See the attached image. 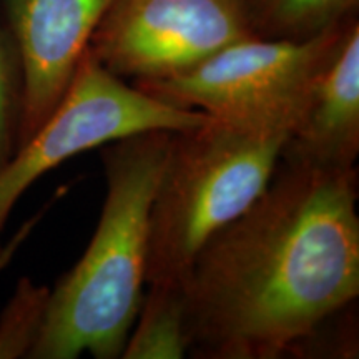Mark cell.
<instances>
[{
    "label": "cell",
    "mask_w": 359,
    "mask_h": 359,
    "mask_svg": "<svg viewBox=\"0 0 359 359\" xmlns=\"http://www.w3.org/2000/svg\"><path fill=\"white\" fill-rule=\"evenodd\" d=\"M356 168L278 161L262 195L201 246L183 276L190 356H288L356 302Z\"/></svg>",
    "instance_id": "cell-1"
},
{
    "label": "cell",
    "mask_w": 359,
    "mask_h": 359,
    "mask_svg": "<svg viewBox=\"0 0 359 359\" xmlns=\"http://www.w3.org/2000/svg\"><path fill=\"white\" fill-rule=\"evenodd\" d=\"M172 133H135L103 147L107 195L97 230L50 290L29 358H122L147 285L150 212Z\"/></svg>",
    "instance_id": "cell-2"
},
{
    "label": "cell",
    "mask_w": 359,
    "mask_h": 359,
    "mask_svg": "<svg viewBox=\"0 0 359 359\" xmlns=\"http://www.w3.org/2000/svg\"><path fill=\"white\" fill-rule=\"evenodd\" d=\"M286 138L213 118L172 133L151 203L147 285L182 283L201 246L268 187Z\"/></svg>",
    "instance_id": "cell-3"
},
{
    "label": "cell",
    "mask_w": 359,
    "mask_h": 359,
    "mask_svg": "<svg viewBox=\"0 0 359 359\" xmlns=\"http://www.w3.org/2000/svg\"><path fill=\"white\" fill-rule=\"evenodd\" d=\"M348 20V19H346ZM341 25L304 40L246 37L173 77L132 83L177 109L253 132H288Z\"/></svg>",
    "instance_id": "cell-4"
},
{
    "label": "cell",
    "mask_w": 359,
    "mask_h": 359,
    "mask_svg": "<svg viewBox=\"0 0 359 359\" xmlns=\"http://www.w3.org/2000/svg\"><path fill=\"white\" fill-rule=\"evenodd\" d=\"M210 118L147 95L110 74L87 50L53 114L0 168V235L27 188L72 156L135 133L182 132Z\"/></svg>",
    "instance_id": "cell-5"
},
{
    "label": "cell",
    "mask_w": 359,
    "mask_h": 359,
    "mask_svg": "<svg viewBox=\"0 0 359 359\" xmlns=\"http://www.w3.org/2000/svg\"><path fill=\"white\" fill-rule=\"evenodd\" d=\"M246 37L243 0H114L88 52L137 83L182 74Z\"/></svg>",
    "instance_id": "cell-6"
},
{
    "label": "cell",
    "mask_w": 359,
    "mask_h": 359,
    "mask_svg": "<svg viewBox=\"0 0 359 359\" xmlns=\"http://www.w3.org/2000/svg\"><path fill=\"white\" fill-rule=\"evenodd\" d=\"M114 0H4L20 74L17 147L62 102Z\"/></svg>",
    "instance_id": "cell-7"
},
{
    "label": "cell",
    "mask_w": 359,
    "mask_h": 359,
    "mask_svg": "<svg viewBox=\"0 0 359 359\" xmlns=\"http://www.w3.org/2000/svg\"><path fill=\"white\" fill-rule=\"evenodd\" d=\"M359 155V22H343L283 145L291 165L344 172Z\"/></svg>",
    "instance_id": "cell-8"
},
{
    "label": "cell",
    "mask_w": 359,
    "mask_h": 359,
    "mask_svg": "<svg viewBox=\"0 0 359 359\" xmlns=\"http://www.w3.org/2000/svg\"><path fill=\"white\" fill-rule=\"evenodd\" d=\"M123 359H182L188 354L182 283L147 285Z\"/></svg>",
    "instance_id": "cell-9"
},
{
    "label": "cell",
    "mask_w": 359,
    "mask_h": 359,
    "mask_svg": "<svg viewBox=\"0 0 359 359\" xmlns=\"http://www.w3.org/2000/svg\"><path fill=\"white\" fill-rule=\"evenodd\" d=\"M253 37L304 42L356 15L359 0H243Z\"/></svg>",
    "instance_id": "cell-10"
},
{
    "label": "cell",
    "mask_w": 359,
    "mask_h": 359,
    "mask_svg": "<svg viewBox=\"0 0 359 359\" xmlns=\"http://www.w3.org/2000/svg\"><path fill=\"white\" fill-rule=\"evenodd\" d=\"M50 290L19 281L15 293L0 316V359L29 358L42 330Z\"/></svg>",
    "instance_id": "cell-11"
},
{
    "label": "cell",
    "mask_w": 359,
    "mask_h": 359,
    "mask_svg": "<svg viewBox=\"0 0 359 359\" xmlns=\"http://www.w3.org/2000/svg\"><path fill=\"white\" fill-rule=\"evenodd\" d=\"M351 304L323 320L311 333L290 349L288 356L358 358V323L356 314L349 311Z\"/></svg>",
    "instance_id": "cell-12"
},
{
    "label": "cell",
    "mask_w": 359,
    "mask_h": 359,
    "mask_svg": "<svg viewBox=\"0 0 359 359\" xmlns=\"http://www.w3.org/2000/svg\"><path fill=\"white\" fill-rule=\"evenodd\" d=\"M0 29V168L17 148L20 118V75Z\"/></svg>",
    "instance_id": "cell-13"
},
{
    "label": "cell",
    "mask_w": 359,
    "mask_h": 359,
    "mask_svg": "<svg viewBox=\"0 0 359 359\" xmlns=\"http://www.w3.org/2000/svg\"><path fill=\"white\" fill-rule=\"evenodd\" d=\"M42 215H43V210L39 215H35L34 218H30L29 222H25L24 224H22L20 230L17 231L15 235L11 238V240H8L7 245L0 246V271H2V269L6 268L8 263L12 262L13 255H15L17 251H19L20 246L24 245V241L30 236V233L34 231L35 224L39 223V219H40V217H42Z\"/></svg>",
    "instance_id": "cell-14"
}]
</instances>
